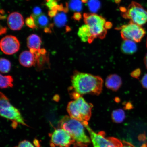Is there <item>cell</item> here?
Returning <instances> with one entry per match:
<instances>
[{
  "label": "cell",
  "instance_id": "obj_37",
  "mask_svg": "<svg viewBox=\"0 0 147 147\" xmlns=\"http://www.w3.org/2000/svg\"><path fill=\"white\" fill-rule=\"evenodd\" d=\"M49 1V0H47V2L48 1Z\"/></svg>",
  "mask_w": 147,
  "mask_h": 147
},
{
  "label": "cell",
  "instance_id": "obj_9",
  "mask_svg": "<svg viewBox=\"0 0 147 147\" xmlns=\"http://www.w3.org/2000/svg\"><path fill=\"white\" fill-rule=\"evenodd\" d=\"M51 147H69L74 145L75 141L67 132L60 128L49 134Z\"/></svg>",
  "mask_w": 147,
  "mask_h": 147
},
{
  "label": "cell",
  "instance_id": "obj_20",
  "mask_svg": "<svg viewBox=\"0 0 147 147\" xmlns=\"http://www.w3.org/2000/svg\"><path fill=\"white\" fill-rule=\"evenodd\" d=\"M67 21V16L63 12L57 14L54 18L55 25L58 27H61L65 26Z\"/></svg>",
  "mask_w": 147,
  "mask_h": 147
},
{
  "label": "cell",
  "instance_id": "obj_13",
  "mask_svg": "<svg viewBox=\"0 0 147 147\" xmlns=\"http://www.w3.org/2000/svg\"><path fill=\"white\" fill-rule=\"evenodd\" d=\"M122 84L121 78L116 74L110 75L106 79L105 85L106 87L113 91L118 90Z\"/></svg>",
  "mask_w": 147,
  "mask_h": 147
},
{
  "label": "cell",
  "instance_id": "obj_8",
  "mask_svg": "<svg viewBox=\"0 0 147 147\" xmlns=\"http://www.w3.org/2000/svg\"><path fill=\"white\" fill-rule=\"evenodd\" d=\"M121 36L124 40H130L138 43L146 34L144 29L141 26L130 22L127 24L119 28Z\"/></svg>",
  "mask_w": 147,
  "mask_h": 147
},
{
  "label": "cell",
  "instance_id": "obj_14",
  "mask_svg": "<svg viewBox=\"0 0 147 147\" xmlns=\"http://www.w3.org/2000/svg\"><path fill=\"white\" fill-rule=\"evenodd\" d=\"M41 42V38L39 36L35 34H32L27 38V47L30 49V52L33 54L40 50Z\"/></svg>",
  "mask_w": 147,
  "mask_h": 147
},
{
  "label": "cell",
  "instance_id": "obj_28",
  "mask_svg": "<svg viewBox=\"0 0 147 147\" xmlns=\"http://www.w3.org/2000/svg\"><path fill=\"white\" fill-rule=\"evenodd\" d=\"M42 11L41 8L38 7H36L33 9V14L37 16L41 14Z\"/></svg>",
  "mask_w": 147,
  "mask_h": 147
},
{
  "label": "cell",
  "instance_id": "obj_10",
  "mask_svg": "<svg viewBox=\"0 0 147 147\" xmlns=\"http://www.w3.org/2000/svg\"><path fill=\"white\" fill-rule=\"evenodd\" d=\"M0 47L4 54L11 55L18 52L19 50L20 44L16 36H7L1 40Z\"/></svg>",
  "mask_w": 147,
  "mask_h": 147
},
{
  "label": "cell",
  "instance_id": "obj_18",
  "mask_svg": "<svg viewBox=\"0 0 147 147\" xmlns=\"http://www.w3.org/2000/svg\"><path fill=\"white\" fill-rule=\"evenodd\" d=\"M0 79V87L1 89H5L9 87H12L13 86V79L11 75H1Z\"/></svg>",
  "mask_w": 147,
  "mask_h": 147
},
{
  "label": "cell",
  "instance_id": "obj_26",
  "mask_svg": "<svg viewBox=\"0 0 147 147\" xmlns=\"http://www.w3.org/2000/svg\"><path fill=\"white\" fill-rule=\"evenodd\" d=\"M14 147H35V146L30 141L24 140L20 142L17 146Z\"/></svg>",
  "mask_w": 147,
  "mask_h": 147
},
{
  "label": "cell",
  "instance_id": "obj_32",
  "mask_svg": "<svg viewBox=\"0 0 147 147\" xmlns=\"http://www.w3.org/2000/svg\"><path fill=\"white\" fill-rule=\"evenodd\" d=\"M57 11L56 10H51L49 12V15L51 17H54L56 16L57 13Z\"/></svg>",
  "mask_w": 147,
  "mask_h": 147
},
{
  "label": "cell",
  "instance_id": "obj_19",
  "mask_svg": "<svg viewBox=\"0 0 147 147\" xmlns=\"http://www.w3.org/2000/svg\"><path fill=\"white\" fill-rule=\"evenodd\" d=\"M125 118V113L122 109L114 110L112 113V119L114 122L117 123H122Z\"/></svg>",
  "mask_w": 147,
  "mask_h": 147
},
{
  "label": "cell",
  "instance_id": "obj_5",
  "mask_svg": "<svg viewBox=\"0 0 147 147\" xmlns=\"http://www.w3.org/2000/svg\"><path fill=\"white\" fill-rule=\"evenodd\" d=\"M0 113L2 117L11 121L14 128L18 124L28 126L19 110L10 103L9 99L1 92Z\"/></svg>",
  "mask_w": 147,
  "mask_h": 147
},
{
  "label": "cell",
  "instance_id": "obj_2",
  "mask_svg": "<svg viewBox=\"0 0 147 147\" xmlns=\"http://www.w3.org/2000/svg\"><path fill=\"white\" fill-rule=\"evenodd\" d=\"M59 126L67 132L74 140V147H87L90 143L82 122L66 115L61 119Z\"/></svg>",
  "mask_w": 147,
  "mask_h": 147
},
{
  "label": "cell",
  "instance_id": "obj_4",
  "mask_svg": "<svg viewBox=\"0 0 147 147\" xmlns=\"http://www.w3.org/2000/svg\"><path fill=\"white\" fill-rule=\"evenodd\" d=\"M83 17L84 23L89 27L94 40L96 38L103 39L105 37L108 29L112 26L111 23L95 13H84Z\"/></svg>",
  "mask_w": 147,
  "mask_h": 147
},
{
  "label": "cell",
  "instance_id": "obj_22",
  "mask_svg": "<svg viewBox=\"0 0 147 147\" xmlns=\"http://www.w3.org/2000/svg\"><path fill=\"white\" fill-rule=\"evenodd\" d=\"M68 5L71 10L77 12L82 10V2L80 0H70Z\"/></svg>",
  "mask_w": 147,
  "mask_h": 147
},
{
  "label": "cell",
  "instance_id": "obj_15",
  "mask_svg": "<svg viewBox=\"0 0 147 147\" xmlns=\"http://www.w3.org/2000/svg\"><path fill=\"white\" fill-rule=\"evenodd\" d=\"M78 35L84 42H88L90 43L94 40L89 27L86 24L83 25L79 28Z\"/></svg>",
  "mask_w": 147,
  "mask_h": 147
},
{
  "label": "cell",
  "instance_id": "obj_31",
  "mask_svg": "<svg viewBox=\"0 0 147 147\" xmlns=\"http://www.w3.org/2000/svg\"><path fill=\"white\" fill-rule=\"evenodd\" d=\"M123 146L122 147H135L131 143L127 142L126 141H123Z\"/></svg>",
  "mask_w": 147,
  "mask_h": 147
},
{
  "label": "cell",
  "instance_id": "obj_29",
  "mask_svg": "<svg viewBox=\"0 0 147 147\" xmlns=\"http://www.w3.org/2000/svg\"><path fill=\"white\" fill-rule=\"evenodd\" d=\"M141 71L140 69H138L136 70V71H134L132 75L133 76L136 78H139L141 74Z\"/></svg>",
  "mask_w": 147,
  "mask_h": 147
},
{
  "label": "cell",
  "instance_id": "obj_34",
  "mask_svg": "<svg viewBox=\"0 0 147 147\" xmlns=\"http://www.w3.org/2000/svg\"><path fill=\"white\" fill-rule=\"evenodd\" d=\"M35 145L36 147H40V144L37 140L35 139L34 141Z\"/></svg>",
  "mask_w": 147,
  "mask_h": 147
},
{
  "label": "cell",
  "instance_id": "obj_21",
  "mask_svg": "<svg viewBox=\"0 0 147 147\" xmlns=\"http://www.w3.org/2000/svg\"><path fill=\"white\" fill-rule=\"evenodd\" d=\"M11 62L6 59L1 58L0 60V70L3 74L8 73L11 69Z\"/></svg>",
  "mask_w": 147,
  "mask_h": 147
},
{
  "label": "cell",
  "instance_id": "obj_23",
  "mask_svg": "<svg viewBox=\"0 0 147 147\" xmlns=\"http://www.w3.org/2000/svg\"><path fill=\"white\" fill-rule=\"evenodd\" d=\"M90 10L92 11L95 12L100 8V3L98 0H90L88 3Z\"/></svg>",
  "mask_w": 147,
  "mask_h": 147
},
{
  "label": "cell",
  "instance_id": "obj_38",
  "mask_svg": "<svg viewBox=\"0 0 147 147\" xmlns=\"http://www.w3.org/2000/svg\"><path fill=\"white\" fill-rule=\"evenodd\" d=\"M27 1H28V0H27Z\"/></svg>",
  "mask_w": 147,
  "mask_h": 147
},
{
  "label": "cell",
  "instance_id": "obj_16",
  "mask_svg": "<svg viewBox=\"0 0 147 147\" xmlns=\"http://www.w3.org/2000/svg\"><path fill=\"white\" fill-rule=\"evenodd\" d=\"M121 49L124 54H133L137 51V45L135 42L130 40H124L121 45Z\"/></svg>",
  "mask_w": 147,
  "mask_h": 147
},
{
  "label": "cell",
  "instance_id": "obj_12",
  "mask_svg": "<svg viewBox=\"0 0 147 147\" xmlns=\"http://www.w3.org/2000/svg\"><path fill=\"white\" fill-rule=\"evenodd\" d=\"M19 61L22 65L26 67H30L34 65L36 59L34 55L30 51H25L20 54Z\"/></svg>",
  "mask_w": 147,
  "mask_h": 147
},
{
  "label": "cell",
  "instance_id": "obj_3",
  "mask_svg": "<svg viewBox=\"0 0 147 147\" xmlns=\"http://www.w3.org/2000/svg\"><path fill=\"white\" fill-rule=\"evenodd\" d=\"M74 100L68 104L67 110L69 116L82 122H87L91 118L93 105L81 96Z\"/></svg>",
  "mask_w": 147,
  "mask_h": 147
},
{
  "label": "cell",
  "instance_id": "obj_6",
  "mask_svg": "<svg viewBox=\"0 0 147 147\" xmlns=\"http://www.w3.org/2000/svg\"><path fill=\"white\" fill-rule=\"evenodd\" d=\"M123 17L130 22L142 26L147 22V11L139 3L132 2L127 8L121 9Z\"/></svg>",
  "mask_w": 147,
  "mask_h": 147
},
{
  "label": "cell",
  "instance_id": "obj_1",
  "mask_svg": "<svg viewBox=\"0 0 147 147\" xmlns=\"http://www.w3.org/2000/svg\"><path fill=\"white\" fill-rule=\"evenodd\" d=\"M71 82L75 92L80 95H99L102 91L103 81L100 76L75 71L71 77Z\"/></svg>",
  "mask_w": 147,
  "mask_h": 147
},
{
  "label": "cell",
  "instance_id": "obj_17",
  "mask_svg": "<svg viewBox=\"0 0 147 147\" xmlns=\"http://www.w3.org/2000/svg\"><path fill=\"white\" fill-rule=\"evenodd\" d=\"M34 18L35 23L37 27L46 28L49 25L48 18L45 14H41L40 15L36 16L32 14V16Z\"/></svg>",
  "mask_w": 147,
  "mask_h": 147
},
{
  "label": "cell",
  "instance_id": "obj_27",
  "mask_svg": "<svg viewBox=\"0 0 147 147\" xmlns=\"http://www.w3.org/2000/svg\"><path fill=\"white\" fill-rule=\"evenodd\" d=\"M141 83L143 87L147 89V74L143 77L141 80Z\"/></svg>",
  "mask_w": 147,
  "mask_h": 147
},
{
  "label": "cell",
  "instance_id": "obj_35",
  "mask_svg": "<svg viewBox=\"0 0 147 147\" xmlns=\"http://www.w3.org/2000/svg\"><path fill=\"white\" fill-rule=\"evenodd\" d=\"M144 62L145 65H146V67L147 69V53L146 55H145V56L144 57Z\"/></svg>",
  "mask_w": 147,
  "mask_h": 147
},
{
  "label": "cell",
  "instance_id": "obj_33",
  "mask_svg": "<svg viewBox=\"0 0 147 147\" xmlns=\"http://www.w3.org/2000/svg\"><path fill=\"white\" fill-rule=\"evenodd\" d=\"M7 30L6 28L5 27H1V34H4L5 32H6V31Z\"/></svg>",
  "mask_w": 147,
  "mask_h": 147
},
{
  "label": "cell",
  "instance_id": "obj_7",
  "mask_svg": "<svg viewBox=\"0 0 147 147\" xmlns=\"http://www.w3.org/2000/svg\"><path fill=\"white\" fill-rule=\"evenodd\" d=\"M90 136L93 147H122L123 142L113 137H106V134L102 131L95 133L88 125L87 122H82Z\"/></svg>",
  "mask_w": 147,
  "mask_h": 147
},
{
  "label": "cell",
  "instance_id": "obj_24",
  "mask_svg": "<svg viewBox=\"0 0 147 147\" xmlns=\"http://www.w3.org/2000/svg\"><path fill=\"white\" fill-rule=\"evenodd\" d=\"M46 5L51 10H54L58 11L59 9V5H58L56 0H49L47 2Z\"/></svg>",
  "mask_w": 147,
  "mask_h": 147
},
{
  "label": "cell",
  "instance_id": "obj_36",
  "mask_svg": "<svg viewBox=\"0 0 147 147\" xmlns=\"http://www.w3.org/2000/svg\"><path fill=\"white\" fill-rule=\"evenodd\" d=\"M146 47L147 48V41H146Z\"/></svg>",
  "mask_w": 147,
  "mask_h": 147
},
{
  "label": "cell",
  "instance_id": "obj_11",
  "mask_svg": "<svg viewBox=\"0 0 147 147\" xmlns=\"http://www.w3.org/2000/svg\"><path fill=\"white\" fill-rule=\"evenodd\" d=\"M7 24L9 28L13 30H20L24 24L23 16L19 13L13 12L7 18Z\"/></svg>",
  "mask_w": 147,
  "mask_h": 147
},
{
  "label": "cell",
  "instance_id": "obj_25",
  "mask_svg": "<svg viewBox=\"0 0 147 147\" xmlns=\"http://www.w3.org/2000/svg\"><path fill=\"white\" fill-rule=\"evenodd\" d=\"M25 23L28 27L31 28L35 29L37 27L35 23L34 18L32 16L26 18L25 20Z\"/></svg>",
  "mask_w": 147,
  "mask_h": 147
},
{
  "label": "cell",
  "instance_id": "obj_30",
  "mask_svg": "<svg viewBox=\"0 0 147 147\" xmlns=\"http://www.w3.org/2000/svg\"><path fill=\"white\" fill-rule=\"evenodd\" d=\"M81 15L79 12H76L74 13L73 16V18L74 19L77 21H79L81 18Z\"/></svg>",
  "mask_w": 147,
  "mask_h": 147
}]
</instances>
